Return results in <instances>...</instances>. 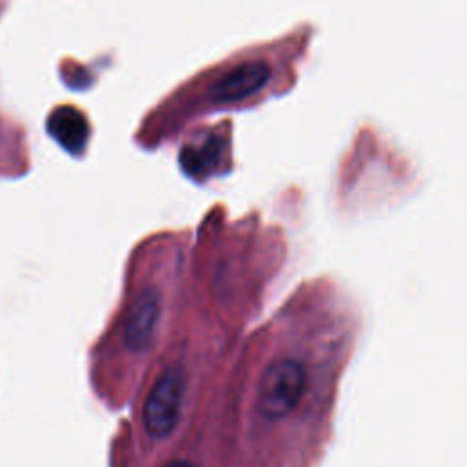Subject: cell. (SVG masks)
<instances>
[{
	"label": "cell",
	"mask_w": 467,
	"mask_h": 467,
	"mask_svg": "<svg viewBox=\"0 0 467 467\" xmlns=\"http://www.w3.org/2000/svg\"><path fill=\"white\" fill-rule=\"evenodd\" d=\"M221 139L212 137L204 148L195 150V148H184L181 153V164L184 166L186 171L190 173H199L210 170L213 164H217L219 155H221Z\"/></svg>",
	"instance_id": "cell-6"
},
{
	"label": "cell",
	"mask_w": 467,
	"mask_h": 467,
	"mask_svg": "<svg viewBox=\"0 0 467 467\" xmlns=\"http://www.w3.org/2000/svg\"><path fill=\"white\" fill-rule=\"evenodd\" d=\"M47 130L51 137L71 153L82 151L89 135L86 117L71 106L57 108L47 119Z\"/></svg>",
	"instance_id": "cell-5"
},
{
	"label": "cell",
	"mask_w": 467,
	"mask_h": 467,
	"mask_svg": "<svg viewBox=\"0 0 467 467\" xmlns=\"http://www.w3.org/2000/svg\"><path fill=\"white\" fill-rule=\"evenodd\" d=\"M161 316V299L155 288L139 292L130 306L124 323V341L133 352H144L155 336Z\"/></svg>",
	"instance_id": "cell-4"
},
{
	"label": "cell",
	"mask_w": 467,
	"mask_h": 467,
	"mask_svg": "<svg viewBox=\"0 0 467 467\" xmlns=\"http://www.w3.org/2000/svg\"><path fill=\"white\" fill-rule=\"evenodd\" d=\"M270 77L272 69L265 60L241 62L210 88V99L213 102H235L246 99L261 91Z\"/></svg>",
	"instance_id": "cell-3"
},
{
	"label": "cell",
	"mask_w": 467,
	"mask_h": 467,
	"mask_svg": "<svg viewBox=\"0 0 467 467\" xmlns=\"http://www.w3.org/2000/svg\"><path fill=\"white\" fill-rule=\"evenodd\" d=\"M184 398V374L179 367H170L159 374L151 385L144 409L142 420L146 431L155 438L168 436L181 416Z\"/></svg>",
	"instance_id": "cell-2"
},
{
	"label": "cell",
	"mask_w": 467,
	"mask_h": 467,
	"mask_svg": "<svg viewBox=\"0 0 467 467\" xmlns=\"http://www.w3.org/2000/svg\"><path fill=\"white\" fill-rule=\"evenodd\" d=\"M306 385L305 367L292 358L272 361L257 387V409L268 420L286 418L301 401Z\"/></svg>",
	"instance_id": "cell-1"
}]
</instances>
